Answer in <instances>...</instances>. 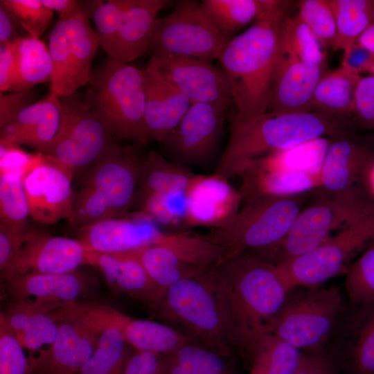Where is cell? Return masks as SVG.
Listing matches in <instances>:
<instances>
[{
    "mask_svg": "<svg viewBox=\"0 0 374 374\" xmlns=\"http://www.w3.org/2000/svg\"><path fill=\"white\" fill-rule=\"evenodd\" d=\"M227 299L235 350L247 362L258 341L272 334L290 290L276 265L248 252L217 264Z\"/></svg>",
    "mask_w": 374,
    "mask_h": 374,
    "instance_id": "cell-1",
    "label": "cell"
},
{
    "mask_svg": "<svg viewBox=\"0 0 374 374\" xmlns=\"http://www.w3.org/2000/svg\"><path fill=\"white\" fill-rule=\"evenodd\" d=\"M290 2L277 0L247 29L229 40L217 59L229 84L238 118L255 117L267 111L279 25Z\"/></svg>",
    "mask_w": 374,
    "mask_h": 374,
    "instance_id": "cell-2",
    "label": "cell"
},
{
    "mask_svg": "<svg viewBox=\"0 0 374 374\" xmlns=\"http://www.w3.org/2000/svg\"><path fill=\"white\" fill-rule=\"evenodd\" d=\"M151 309L157 319L199 344L228 355L235 350L217 265L172 285Z\"/></svg>",
    "mask_w": 374,
    "mask_h": 374,
    "instance_id": "cell-3",
    "label": "cell"
},
{
    "mask_svg": "<svg viewBox=\"0 0 374 374\" xmlns=\"http://www.w3.org/2000/svg\"><path fill=\"white\" fill-rule=\"evenodd\" d=\"M337 117L319 112L263 114L231 120L226 147L214 174L227 179L244 163L268 153L346 132Z\"/></svg>",
    "mask_w": 374,
    "mask_h": 374,
    "instance_id": "cell-4",
    "label": "cell"
},
{
    "mask_svg": "<svg viewBox=\"0 0 374 374\" xmlns=\"http://www.w3.org/2000/svg\"><path fill=\"white\" fill-rule=\"evenodd\" d=\"M140 147L115 143L86 171L67 220L71 226L78 230L127 215L133 206L144 157Z\"/></svg>",
    "mask_w": 374,
    "mask_h": 374,
    "instance_id": "cell-5",
    "label": "cell"
},
{
    "mask_svg": "<svg viewBox=\"0 0 374 374\" xmlns=\"http://www.w3.org/2000/svg\"><path fill=\"white\" fill-rule=\"evenodd\" d=\"M314 192L312 200L301 211L280 240L248 252L278 265L311 251L332 237L333 232L374 211V200L362 186L335 195Z\"/></svg>",
    "mask_w": 374,
    "mask_h": 374,
    "instance_id": "cell-6",
    "label": "cell"
},
{
    "mask_svg": "<svg viewBox=\"0 0 374 374\" xmlns=\"http://www.w3.org/2000/svg\"><path fill=\"white\" fill-rule=\"evenodd\" d=\"M87 104L113 134L147 145L145 71L109 57L91 72Z\"/></svg>",
    "mask_w": 374,
    "mask_h": 374,
    "instance_id": "cell-7",
    "label": "cell"
},
{
    "mask_svg": "<svg viewBox=\"0 0 374 374\" xmlns=\"http://www.w3.org/2000/svg\"><path fill=\"white\" fill-rule=\"evenodd\" d=\"M310 194L249 199L227 222L211 229L206 236L224 250L226 258L271 245L287 234Z\"/></svg>",
    "mask_w": 374,
    "mask_h": 374,
    "instance_id": "cell-8",
    "label": "cell"
},
{
    "mask_svg": "<svg viewBox=\"0 0 374 374\" xmlns=\"http://www.w3.org/2000/svg\"><path fill=\"white\" fill-rule=\"evenodd\" d=\"M113 312L107 305L79 301L53 310L56 337L31 355L28 374H75L91 357Z\"/></svg>",
    "mask_w": 374,
    "mask_h": 374,
    "instance_id": "cell-9",
    "label": "cell"
},
{
    "mask_svg": "<svg viewBox=\"0 0 374 374\" xmlns=\"http://www.w3.org/2000/svg\"><path fill=\"white\" fill-rule=\"evenodd\" d=\"M60 98V127L42 154L72 180L106 154L116 143L115 136L89 105L75 98V93Z\"/></svg>",
    "mask_w": 374,
    "mask_h": 374,
    "instance_id": "cell-10",
    "label": "cell"
},
{
    "mask_svg": "<svg viewBox=\"0 0 374 374\" xmlns=\"http://www.w3.org/2000/svg\"><path fill=\"white\" fill-rule=\"evenodd\" d=\"M291 290L272 335L306 353H321L332 336L343 308L335 286Z\"/></svg>",
    "mask_w": 374,
    "mask_h": 374,
    "instance_id": "cell-11",
    "label": "cell"
},
{
    "mask_svg": "<svg viewBox=\"0 0 374 374\" xmlns=\"http://www.w3.org/2000/svg\"><path fill=\"white\" fill-rule=\"evenodd\" d=\"M374 242V211L341 229L310 252L276 265L291 290L321 286L346 274L354 258Z\"/></svg>",
    "mask_w": 374,
    "mask_h": 374,
    "instance_id": "cell-12",
    "label": "cell"
},
{
    "mask_svg": "<svg viewBox=\"0 0 374 374\" xmlns=\"http://www.w3.org/2000/svg\"><path fill=\"white\" fill-rule=\"evenodd\" d=\"M228 42L206 18L199 3L181 0L167 15L156 19L148 51L152 56L171 55L211 61L218 59Z\"/></svg>",
    "mask_w": 374,
    "mask_h": 374,
    "instance_id": "cell-13",
    "label": "cell"
},
{
    "mask_svg": "<svg viewBox=\"0 0 374 374\" xmlns=\"http://www.w3.org/2000/svg\"><path fill=\"white\" fill-rule=\"evenodd\" d=\"M229 107L222 103L191 104L179 124L161 142L163 156L189 168L206 164L222 136Z\"/></svg>",
    "mask_w": 374,
    "mask_h": 374,
    "instance_id": "cell-14",
    "label": "cell"
},
{
    "mask_svg": "<svg viewBox=\"0 0 374 374\" xmlns=\"http://www.w3.org/2000/svg\"><path fill=\"white\" fill-rule=\"evenodd\" d=\"M148 72L185 96L193 103H233L229 84L221 69L211 61L171 55H152Z\"/></svg>",
    "mask_w": 374,
    "mask_h": 374,
    "instance_id": "cell-15",
    "label": "cell"
},
{
    "mask_svg": "<svg viewBox=\"0 0 374 374\" xmlns=\"http://www.w3.org/2000/svg\"><path fill=\"white\" fill-rule=\"evenodd\" d=\"M323 74V65L303 61L278 36L271 97L267 112H312L313 94Z\"/></svg>",
    "mask_w": 374,
    "mask_h": 374,
    "instance_id": "cell-16",
    "label": "cell"
},
{
    "mask_svg": "<svg viewBox=\"0 0 374 374\" xmlns=\"http://www.w3.org/2000/svg\"><path fill=\"white\" fill-rule=\"evenodd\" d=\"M86 250L77 239L54 236L29 230L10 267L1 272L4 279L12 275L64 274L87 265Z\"/></svg>",
    "mask_w": 374,
    "mask_h": 374,
    "instance_id": "cell-17",
    "label": "cell"
},
{
    "mask_svg": "<svg viewBox=\"0 0 374 374\" xmlns=\"http://www.w3.org/2000/svg\"><path fill=\"white\" fill-rule=\"evenodd\" d=\"M235 175L242 179L238 190L245 202L265 195L287 196L317 189L320 176L296 171L285 166L272 152L242 165Z\"/></svg>",
    "mask_w": 374,
    "mask_h": 374,
    "instance_id": "cell-18",
    "label": "cell"
},
{
    "mask_svg": "<svg viewBox=\"0 0 374 374\" xmlns=\"http://www.w3.org/2000/svg\"><path fill=\"white\" fill-rule=\"evenodd\" d=\"M77 231V240L86 251L110 253L130 252L154 244L162 231L141 212L131 217L101 220Z\"/></svg>",
    "mask_w": 374,
    "mask_h": 374,
    "instance_id": "cell-19",
    "label": "cell"
},
{
    "mask_svg": "<svg viewBox=\"0 0 374 374\" xmlns=\"http://www.w3.org/2000/svg\"><path fill=\"white\" fill-rule=\"evenodd\" d=\"M23 179L30 217L35 222L51 225L71 216L75 192L72 180L62 170L45 159Z\"/></svg>",
    "mask_w": 374,
    "mask_h": 374,
    "instance_id": "cell-20",
    "label": "cell"
},
{
    "mask_svg": "<svg viewBox=\"0 0 374 374\" xmlns=\"http://www.w3.org/2000/svg\"><path fill=\"white\" fill-rule=\"evenodd\" d=\"M4 280L13 300L30 301L50 311L78 302L92 285L90 276L79 269L64 274H17Z\"/></svg>",
    "mask_w": 374,
    "mask_h": 374,
    "instance_id": "cell-21",
    "label": "cell"
},
{
    "mask_svg": "<svg viewBox=\"0 0 374 374\" xmlns=\"http://www.w3.org/2000/svg\"><path fill=\"white\" fill-rule=\"evenodd\" d=\"M333 335L335 350L350 374H374V300L350 303Z\"/></svg>",
    "mask_w": 374,
    "mask_h": 374,
    "instance_id": "cell-22",
    "label": "cell"
},
{
    "mask_svg": "<svg viewBox=\"0 0 374 374\" xmlns=\"http://www.w3.org/2000/svg\"><path fill=\"white\" fill-rule=\"evenodd\" d=\"M228 180L214 173L195 175L186 191L188 227L217 228L238 212L242 196Z\"/></svg>",
    "mask_w": 374,
    "mask_h": 374,
    "instance_id": "cell-23",
    "label": "cell"
},
{
    "mask_svg": "<svg viewBox=\"0 0 374 374\" xmlns=\"http://www.w3.org/2000/svg\"><path fill=\"white\" fill-rule=\"evenodd\" d=\"M374 158L365 143L346 133L331 141L320 172L319 186L314 191L335 195L362 186L365 170Z\"/></svg>",
    "mask_w": 374,
    "mask_h": 374,
    "instance_id": "cell-24",
    "label": "cell"
},
{
    "mask_svg": "<svg viewBox=\"0 0 374 374\" xmlns=\"http://www.w3.org/2000/svg\"><path fill=\"white\" fill-rule=\"evenodd\" d=\"M87 265L94 267L114 293L153 308L163 293L152 283L141 263L129 252L86 251Z\"/></svg>",
    "mask_w": 374,
    "mask_h": 374,
    "instance_id": "cell-25",
    "label": "cell"
},
{
    "mask_svg": "<svg viewBox=\"0 0 374 374\" xmlns=\"http://www.w3.org/2000/svg\"><path fill=\"white\" fill-rule=\"evenodd\" d=\"M167 0H131L124 11L111 59L131 62L148 51L154 23Z\"/></svg>",
    "mask_w": 374,
    "mask_h": 374,
    "instance_id": "cell-26",
    "label": "cell"
},
{
    "mask_svg": "<svg viewBox=\"0 0 374 374\" xmlns=\"http://www.w3.org/2000/svg\"><path fill=\"white\" fill-rule=\"evenodd\" d=\"M145 71L146 132L150 141L161 143L179 124L192 103L170 84Z\"/></svg>",
    "mask_w": 374,
    "mask_h": 374,
    "instance_id": "cell-27",
    "label": "cell"
},
{
    "mask_svg": "<svg viewBox=\"0 0 374 374\" xmlns=\"http://www.w3.org/2000/svg\"><path fill=\"white\" fill-rule=\"evenodd\" d=\"M0 320L21 346L33 353L50 346L57 335V323L53 311L30 301L13 300L1 312Z\"/></svg>",
    "mask_w": 374,
    "mask_h": 374,
    "instance_id": "cell-28",
    "label": "cell"
},
{
    "mask_svg": "<svg viewBox=\"0 0 374 374\" xmlns=\"http://www.w3.org/2000/svg\"><path fill=\"white\" fill-rule=\"evenodd\" d=\"M117 319L126 343L134 351L165 355L187 344L197 342L164 323L134 319L118 311Z\"/></svg>",
    "mask_w": 374,
    "mask_h": 374,
    "instance_id": "cell-29",
    "label": "cell"
},
{
    "mask_svg": "<svg viewBox=\"0 0 374 374\" xmlns=\"http://www.w3.org/2000/svg\"><path fill=\"white\" fill-rule=\"evenodd\" d=\"M196 174L154 150L144 154L132 208L152 194L186 193Z\"/></svg>",
    "mask_w": 374,
    "mask_h": 374,
    "instance_id": "cell-30",
    "label": "cell"
},
{
    "mask_svg": "<svg viewBox=\"0 0 374 374\" xmlns=\"http://www.w3.org/2000/svg\"><path fill=\"white\" fill-rule=\"evenodd\" d=\"M277 0H203L200 8L213 27L227 41L253 24Z\"/></svg>",
    "mask_w": 374,
    "mask_h": 374,
    "instance_id": "cell-31",
    "label": "cell"
},
{
    "mask_svg": "<svg viewBox=\"0 0 374 374\" xmlns=\"http://www.w3.org/2000/svg\"><path fill=\"white\" fill-rule=\"evenodd\" d=\"M362 76L344 66L323 74L313 94L311 111L336 117L353 114L355 91Z\"/></svg>",
    "mask_w": 374,
    "mask_h": 374,
    "instance_id": "cell-32",
    "label": "cell"
},
{
    "mask_svg": "<svg viewBox=\"0 0 374 374\" xmlns=\"http://www.w3.org/2000/svg\"><path fill=\"white\" fill-rule=\"evenodd\" d=\"M161 357L165 374H236L232 355L198 342Z\"/></svg>",
    "mask_w": 374,
    "mask_h": 374,
    "instance_id": "cell-33",
    "label": "cell"
},
{
    "mask_svg": "<svg viewBox=\"0 0 374 374\" xmlns=\"http://www.w3.org/2000/svg\"><path fill=\"white\" fill-rule=\"evenodd\" d=\"M129 253L141 263L152 283L163 293L180 280L205 269L183 262L172 250L159 244Z\"/></svg>",
    "mask_w": 374,
    "mask_h": 374,
    "instance_id": "cell-34",
    "label": "cell"
},
{
    "mask_svg": "<svg viewBox=\"0 0 374 374\" xmlns=\"http://www.w3.org/2000/svg\"><path fill=\"white\" fill-rule=\"evenodd\" d=\"M17 74L12 92L32 89L37 84L50 82L53 62L48 46L39 38L26 35L14 42Z\"/></svg>",
    "mask_w": 374,
    "mask_h": 374,
    "instance_id": "cell-35",
    "label": "cell"
},
{
    "mask_svg": "<svg viewBox=\"0 0 374 374\" xmlns=\"http://www.w3.org/2000/svg\"><path fill=\"white\" fill-rule=\"evenodd\" d=\"M114 309L110 321L100 336L88 362L75 374H123L130 355Z\"/></svg>",
    "mask_w": 374,
    "mask_h": 374,
    "instance_id": "cell-36",
    "label": "cell"
},
{
    "mask_svg": "<svg viewBox=\"0 0 374 374\" xmlns=\"http://www.w3.org/2000/svg\"><path fill=\"white\" fill-rule=\"evenodd\" d=\"M302 356L301 350L270 334L258 341L247 362L249 374H294Z\"/></svg>",
    "mask_w": 374,
    "mask_h": 374,
    "instance_id": "cell-37",
    "label": "cell"
},
{
    "mask_svg": "<svg viewBox=\"0 0 374 374\" xmlns=\"http://www.w3.org/2000/svg\"><path fill=\"white\" fill-rule=\"evenodd\" d=\"M63 20L66 22L74 84L78 90L90 82L91 63L100 41L96 31L90 26L89 17L84 12Z\"/></svg>",
    "mask_w": 374,
    "mask_h": 374,
    "instance_id": "cell-38",
    "label": "cell"
},
{
    "mask_svg": "<svg viewBox=\"0 0 374 374\" xmlns=\"http://www.w3.org/2000/svg\"><path fill=\"white\" fill-rule=\"evenodd\" d=\"M336 22L332 48L347 53L360 34L374 21V0H327Z\"/></svg>",
    "mask_w": 374,
    "mask_h": 374,
    "instance_id": "cell-39",
    "label": "cell"
},
{
    "mask_svg": "<svg viewBox=\"0 0 374 374\" xmlns=\"http://www.w3.org/2000/svg\"><path fill=\"white\" fill-rule=\"evenodd\" d=\"M154 244L170 249L183 262L201 268L215 266L226 258L224 250L206 235L187 231H162Z\"/></svg>",
    "mask_w": 374,
    "mask_h": 374,
    "instance_id": "cell-40",
    "label": "cell"
},
{
    "mask_svg": "<svg viewBox=\"0 0 374 374\" xmlns=\"http://www.w3.org/2000/svg\"><path fill=\"white\" fill-rule=\"evenodd\" d=\"M30 217L24 179L18 174L0 173V226L26 233Z\"/></svg>",
    "mask_w": 374,
    "mask_h": 374,
    "instance_id": "cell-41",
    "label": "cell"
},
{
    "mask_svg": "<svg viewBox=\"0 0 374 374\" xmlns=\"http://www.w3.org/2000/svg\"><path fill=\"white\" fill-rule=\"evenodd\" d=\"M48 48L53 62L50 91L59 97L76 91L65 20L59 19L49 35Z\"/></svg>",
    "mask_w": 374,
    "mask_h": 374,
    "instance_id": "cell-42",
    "label": "cell"
},
{
    "mask_svg": "<svg viewBox=\"0 0 374 374\" xmlns=\"http://www.w3.org/2000/svg\"><path fill=\"white\" fill-rule=\"evenodd\" d=\"M278 36L303 61L323 65L326 47L298 15L291 17L284 15L280 22Z\"/></svg>",
    "mask_w": 374,
    "mask_h": 374,
    "instance_id": "cell-43",
    "label": "cell"
},
{
    "mask_svg": "<svg viewBox=\"0 0 374 374\" xmlns=\"http://www.w3.org/2000/svg\"><path fill=\"white\" fill-rule=\"evenodd\" d=\"M186 193L173 194H152L143 199L135 208L150 217L160 226L181 229L188 227L186 223Z\"/></svg>",
    "mask_w": 374,
    "mask_h": 374,
    "instance_id": "cell-44",
    "label": "cell"
},
{
    "mask_svg": "<svg viewBox=\"0 0 374 374\" xmlns=\"http://www.w3.org/2000/svg\"><path fill=\"white\" fill-rule=\"evenodd\" d=\"M344 286L351 304L374 300V242L349 267Z\"/></svg>",
    "mask_w": 374,
    "mask_h": 374,
    "instance_id": "cell-45",
    "label": "cell"
},
{
    "mask_svg": "<svg viewBox=\"0 0 374 374\" xmlns=\"http://www.w3.org/2000/svg\"><path fill=\"white\" fill-rule=\"evenodd\" d=\"M46 97V107L42 117L19 143L37 150L41 154L46 150L58 133L62 116L60 98L51 91Z\"/></svg>",
    "mask_w": 374,
    "mask_h": 374,
    "instance_id": "cell-46",
    "label": "cell"
},
{
    "mask_svg": "<svg viewBox=\"0 0 374 374\" xmlns=\"http://www.w3.org/2000/svg\"><path fill=\"white\" fill-rule=\"evenodd\" d=\"M297 15L326 48L332 46L337 28L333 12L327 0L301 1Z\"/></svg>",
    "mask_w": 374,
    "mask_h": 374,
    "instance_id": "cell-47",
    "label": "cell"
},
{
    "mask_svg": "<svg viewBox=\"0 0 374 374\" xmlns=\"http://www.w3.org/2000/svg\"><path fill=\"white\" fill-rule=\"evenodd\" d=\"M131 0H109L103 2L95 11L92 18L100 45L111 57L122 16Z\"/></svg>",
    "mask_w": 374,
    "mask_h": 374,
    "instance_id": "cell-48",
    "label": "cell"
},
{
    "mask_svg": "<svg viewBox=\"0 0 374 374\" xmlns=\"http://www.w3.org/2000/svg\"><path fill=\"white\" fill-rule=\"evenodd\" d=\"M31 37L39 38L50 24L53 12L40 0H1Z\"/></svg>",
    "mask_w": 374,
    "mask_h": 374,
    "instance_id": "cell-49",
    "label": "cell"
},
{
    "mask_svg": "<svg viewBox=\"0 0 374 374\" xmlns=\"http://www.w3.org/2000/svg\"><path fill=\"white\" fill-rule=\"evenodd\" d=\"M24 348L0 320V374H28Z\"/></svg>",
    "mask_w": 374,
    "mask_h": 374,
    "instance_id": "cell-50",
    "label": "cell"
},
{
    "mask_svg": "<svg viewBox=\"0 0 374 374\" xmlns=\"http://www.w3.org/2000/svg\"><path fill=\"white\" fill-rule=\"evenodd\" d=\"M353 114L363 126L374 130V75L362 76L355 91Z\"/></svg>",
    "mask_w": 374,
    "mask_h": 374,
    "instance_id": "cell-51",
    "label": "cell"
},
{
    "mask_svg": "<svg viewBox=\"0 0 374 374\" xmlns=\"http://www.w3.org/2000/svg\"><path fill=\"white\" fill-rule=\"evenodd\" d=\"M15 147L1 145L0 173H16L24 178L31 169L45 160L42 154H26Z\"/></svg>",
    "mask_w": 374,
    "mask_h": 374,
    "instance_id": "cell-52",
    "label": "cell"
},
{
    "mask_svg": "<svg viewBox=\"0 0 374 374\" xmlns=\"http://www.w3.org/2000/svg\"><path fill=\"white\" fill-rule=\"evenodd\" d=\"M35 91L30 89L0 96V127L1 128L24 108L32 105Z\"/></svg>",
    "mask_w": 374,
    "mask_h": 374,
    "instance_id": "cell-53",
    "label": "cell"
},
{
    "mask_svg": "<svg viewBox=\"0 0 374 374\" xmlns=\"http://www.w3.org/2000/svg\"><path fill=\"white\" fill-rule=\"evenodd\" d=\"M123 374H165L161 355L134 351L125 364Z\"/></svg>",
    "mask_w": 374,
    "mask_h": 374,
    "instance_id": "cell-54",
    "label": "cell"
},
{
    "mask_svg": "<svg viewBox=\"0 0 374 374\" xmlns=\"http://www.w3.org/2000/svg\"><path fill=\"white\" fill-rule=\"evenodd\" d=\"M17 74V56L13 43L0 46V91H13Z\"/></svg>",
    "mask_w": 374,
    "mask_h": 374,
    "instance_id": "cell-55",
    "label": "cell"
},
{
    "mask_svg": "<svg viewBox=\"0 0 374 374\" xmlns=\"http://www.w3.org/2000/svg\"><path fill=\"white\" fill-rule=\"evenodd\" d=\"M26 234L0 226L1 272L6 271L15 258L24 244Z\"/></svg>",
    "mask_w": 374,
    "mask_h": 374,
    "instance_id": "cell-56",
    "label": "cell"
},
{
    "mask_svg": "<svg viewBox=\"0 0 374 374\" xmlns=\"http://www.w3.org/2000/svg\"><path fill=\"white\" fill-rule=\"evenodd\" d=\"M294 374H337L332 360L321 353H306Z\"/></svg>",
    "mask_w": 374,
    "mask_h": 374,
    "instance_id": "cell-57",
    "label": "cell"
},
{
    "mask_svg": "<svg viewBox=\"0 0 374 374\" xmlns=\"http://www.w3.org/2000/svg\"><path fill=\"white\" fill-rule=\"evenodd\" d=\"M29 35L13 13L0 1V46Z\"/></svg>",
    "mask_w": 374,
    "mask_h": 374,
    "instance_id": "cell-58",
    "label": "cell"
},
{
    "mask_svg": "<svg viewBox=\"0 0 374 374\" xmlns=\"http://www.w3.org/2000/svg\"><path fill=\"white\" fill-rule=\"evenodd\" d=\"M373 66L374 55L356 43L343 55L341 66L360 75L364 72L369 73Z\"/></svg>",
    "mask_w": 374,
    "mask_h": 374,
    "instance_id": "cell-59",
    "label": "cell"
},
{
    "mask_svg": "<svg viewBox=\"0 0 374 374\" xmlns=\"http://www.w3.org/2000/svg\"><path fill=\"white\" fill-rule=\"evenodd\" d=\"M42 4L59 15V19H67L83 12L80 1L75 0H40Z\"/></svg>",
    "mask_w": 374,
    "mask_h": 374,
    "instance_id": "cell-60",
    "label": "cell"
},
{
    "mask_svg": "<svg viewBox=\"0 0 374 374\" xmlns=\"http://www.w3.org/2000/svg\"><path fill=\"white\" fill-rule=\"evenodd\" d=\"M355 43L374 55V21L360 34Z\"/></svg>",
    "mask_w": 374,
    "mask_h": 374,
    "instance_id": "cell-61",
    "label": "cell"
},
{
    "mask_svg": "<svg viewBox=\"0 0 374 374\" xmlns=\"http://www.w3.org/2000/svg\"><path fill=\"white\" fill-rule=\"evenodd\" d=\"M362 186L365 191L374 200V158L370 162L364 172L362 179Z\"/></svg>",
    "mask_w": 374,
    "mask_h": 374,
    "instance_id": "cell-62",
    "label": "cell"
},
{
    "mask_svg": "<svg viewBox=\"0 0 374 374\" xmlns=\"http://www.w3.org/2000/svg\"><path fill=\"white\" fill-rule=\"evenodd\" d=\"M369 73L370 75H374V66L370 70Z\"/></svg>",
    "mask_w": 374,
    "mask_h": 374,
    "instance_id": "cell-63",
    "label": "cell"
}]
</instances>
